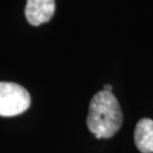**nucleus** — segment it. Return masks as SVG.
Returning <instances> with one entry per match:
<instances>
[{
  "label": "nucleus",
  "instance_id": "4",
  "mask_svg": "<svg viewBox=\"0 0 153 153\" xmlns=\"http://www.w3.org/2000/svg\"><path fill=\"white\" fill-rule=\"evenodd\" d=\"M134 141L138 151L153 153V120L143 118L137 123L134 131Z\"/></svg>",
  "mask_w": 153,
  "mask_h": 153
},
{
  "label": "nucleus",
  "instance_id": "1",
  "mask_svg": "<svg viewBox=\"0 0 153 153\" xmlns=\"http://www.w3.org/2000/svg\"><path fill=\"white\" fill-rule=\"evenodd\" d=\"M120 104L112 92L100 91L90 102L86 125L97 138H110L123 125Z\"/></svg>",
  "mask_w": 153,
  "mask_h": 153
},
{
  "label": "nucleus",
  "instance_id": "2",
  "mask_svg": "<svg viewBox=\"0 0 153 153\" xmlns=\"http://www.w3.org/2000/svg\"><path fill=\"white\" fill-rule=\"evenodd\" d=\"M31 105L26 88L13 82H0V116L14 117L25 112Z\"/></svg>",
  "mask_w": 153,
  "mask_h": 153
},
{
  "label": "nucleus",
  "instance_id": "3",
  "mask_svg": "<svg viewBox=\"0 0 153 153\" xmlns=\"http://www.w3.org/2000/svg\"><path fill=\"white\" fill-rule=\"evenodd\" d=\"M55 0H26L25 17L31 25L39 26L49 22L55 14Z\"/></svg>",
  "mask_w": 153,
  "mask_h": 153
},
{
  "label": "nucleus",
  "instance_id": "5",
  "mask_svg": "<svg viewBox=\"0 0 153 153\" xmlns=\"http://www.w3.org/2000/svg\"><path fill=\"white\" fill-rule=\"evenodd\" d=\"M103 91H108V92H111V91H112V86H111L110 84H107V85H104V86H103Z\"/></svg>",
  "mask_w": 153,
  "mask_h": 153
}]
</instances>
